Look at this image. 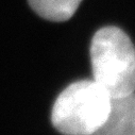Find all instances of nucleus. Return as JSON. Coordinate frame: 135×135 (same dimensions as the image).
Instances as JSON below:
<instances>
[{"mask_svg":"<svg viewBox=\"0 0 135 135\" xmlns=\"http://www.w3.org/2000/svg\"><path fill=\"white\" fill-rule=\"evenodd\" d=\"M94 80L111 98L135 91V47L117 27L96 32L90 45Z\"/></svg>","mask_w":135,"mask_h":135,"instance_id":"nucleus-1","label":"nucleus"},{"mask_svg":"<svg viewBox=\"0 0 135 135\" xmlns=\"http://www.w3.org/2000/svg\"><path fill=\"white\" fill-rule=\"evenodd\" d=\"M111 99L95 80L73 83L57 97L52 123L64 135H91L107 119Z\"/></svg>","mask_w":135,"mask_h":135,"instance_id":"nucleus-2","label":"nucleus"},{"mask_svg":"<svg viewBox=\"0 0 135 135\" xmlns=\"http://www.w3.org/2000/svg\"><path fill=\"white\" fill-rule=\"evenodd\" d=\"M91 135H135V91L112 98L107 119Z\"/></svg>","mask_w":135,"mask_h":135,"instance_id":"nucleus-3","label":"nucleus"},{"mask_svg":"<svg viewBox=\"0 0 135 135\" xmlns=\"http://www.w3.org/2000/svg\"><path fill=\"white\" fill-rule=\"evenodd\" d=\"M32 10L50 21H66L74 16L82 0H28Z\"/></svg>","mask_w":135,"mask_h":135,"instance_id":"nucleus-4","label":"nucleus"}]
</instances>
